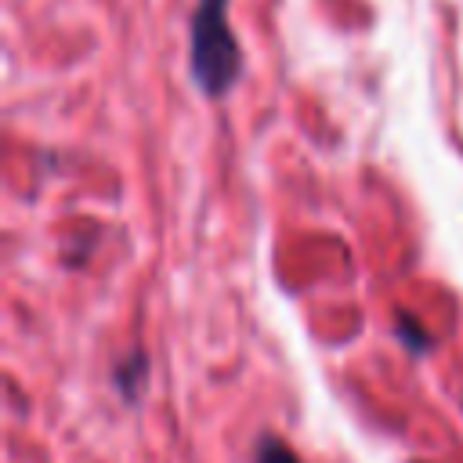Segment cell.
Returning a JSON list of instances; mask_svg holds the SVG:
<instances>
[{
  "mask_svg": "<svg viewBox=\"0 0 463 463\" xmlns=\"http://www.w3.org/2000/svg\"><path fill=\"white\" fill-rule=\"evenodd\" d=\"M398 333H402V340H409V347L412 351H423L430 340H427V333L409 318V315H398Z\"/></svg>",
  "mask_w": 463,
  "mask_h": 463,
  "instance_id": "277c9868",
  "label": "cell"
},
{
  "mask_svg": "<svg viewBox=\"0 0 463 463\" xmlns=\"http://www.w3.org/2000/svg\"><path fill=\"white\" fill-rule=\"evenodd\" d=\"M145 376H148V358H145V351L123 354V358L116 362V369H112V383H116V391H119L127 402H137V394H141V387H145Z\"/></svg>",
  "mask_w": 463,
  "mask_h": 463,
  "instance_id": "7a4b0ae2",
  "label": "cell"
},
{
  "mask_svg": "<svg viewBox=\"0 0 463 463\" xmlns=\"http://www.w3.org/2000/svg\"><path fill=\"white\" fill-rule=\"evenodd\" d=\"M253 463H300V456L275 434H264L253 449Z\"/></svg>",
  "mask_w": 463,
  "mask_h": 463,
  "instance_id": "3957f363",
  "label": "cell"
},
{
  "mask_svg": "<svg viewBox=\"0 0 463 463\" xmlns=\"http://www.w3.org/2000/svg\"><path fill=\"white\" fill-rule=\"evenodd\" d=\"M242 72V51L228 29V0H199L192 14V80L203 94L221 98Z\"/></svg>",
  "mask_w": 463,
  "mask_h": 463,
  "instance_id": "6da1fadb",
  "label": "cell"
}]
</instances>
